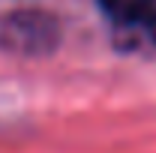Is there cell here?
Here are the masks:
<instances>
[{"label":"cell","instance_id":"1","mask_svg":"<svg viewBox=\"0 0 156 153\" xmlns=\"http://www.w3.org/2000/svg\"><path fill=\"white\" fill-rule=\"evenodd\" d=\"M99 9L123 30L132 33L156 30V0H99Z\"/></svg>","mask_w":156,"mask_h":153},{"label":"cell","instance_id":"2","mask_svg":"<svg viewBox=\"0 0 156 153\" xmlns=\"http://www.w3.org/2000/svg\"><path fill=\"white\" fill-rule=\"evenodd\" d=\"M48 15H9V21L3 24V45L9 48H21V51H39L45 42V27H48Z\"/></svg>","mask_w":156,"mask_h":153}]
</instances>
